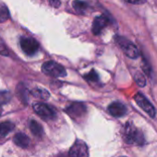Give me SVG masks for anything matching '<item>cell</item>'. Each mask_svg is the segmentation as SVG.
I'll list each match as a JSON object with an SVG mask.
<instances>
[{
    "label": "cell",
    "instance_id": "9c48e42d",
    "mask_svg": "<svg viewBox=\"0 0 157 157\" xmlns=\"http://www.w3.org/2000/svg\"><path fill=\"white\" fill-rule=\"evenodd\" d=\"M109 23V20L106 16L102 15L99 17H96L93 23V33L95 35H98L102 33V31L107 26Z\"/></svg>",
    "mask_w": 157,
    "mask_h": 157
},
{
    "label": "cell",
    "instance_id": "5bb4252c",
    "mask_svg": "<svg viewBox=\"0 0 157 157\" xmlns=\"http://www.w3.org/2000/svg\"><path fill=\"white\" fill-rule=\"evenodd\" d=\"M32 94L37 98L43 99V100H47L50 96L49 93L46 90L41 89V88H35L32 91Z\"/></svg>",
    "mask_w": 157,
    "mask_h": 157
},
{
    "label": "cell",
    "instance_id": "7402d4cb",
    "mask_svg": "<svg viewBox=\"0 0 157 157\" xmlns=\"http://www.w3.org/2000/svg\"><path fill=\"white\" fill-rule=\"evenodd\" d=\"M1 114H2V108L0 107V116H1Z\"/></svg>",
    "mask_w": 157,
    "mask_h": 157
},
{
    "label": "cell",
    "instance_id": "e0dca14e",
    "mask_svg": "<svg viewBox=\"0 0 157 157\" xmlns=\"http://www.w3.org/2000/svg\"><path fill=\"white\" fill-rule=\"evenodd\" d=\"M85 80H87L88 82H96L99 81V76L98 74L94 71V70H92L90 71L87 75L84 76Z\"/></svg>",
    "mask_w": 157,
    "mask_h": 157
},
{
    "label": "cell",
    "instance_id": "ba28073f",
    "mask_svg": "<svg viewBox=\"0 0 157 157\" xmlns=\"http://www.w3.org/2000/svg\"><path fill=\"white\" fill-rule=\"evenodd\" d=\"M66 111H67V114L69 115L72 118H78V117H81L86 112V108L83 104L75 103L69 105L66 109Z\"/></svg>",
    "mask_w": 157,
    "mask_h": 157
},
{
    "label": "cell",
    "instance_id": "603a6c76",
    "mask_svg": "<svg viewBox=\"0 0 157 157\" xmlns=\"http://www.w3.org/2000/svg\"><path fill=\"white\" fill-rule=\"evenodd\" d=\"M121 157H126V156H121Z\"/></svg>",
    "mask_w": 157,
    "mask_h": 157
},
{
    "label": "cell",
    "instance_id": "2e32d148",
    "mask_svg": "<svg viewBox=\"0 0 157 157\" xmlns=\"http://www.w3.org/2000/svg\"><path fill=\"white\" fill-rule=\"evenodd\" d=\"M73 8L78 12H82L88 8V5L86 2L82 1V0H75L73 2Z\"/></svg>",
    "mask_w": 157,
    "mask_h": 157
},
{
    "label": "cell",
    "instance_id": "3957f363",
    "mask_svg": "<svg viewBox=\"0 0 157 157\" xmlns=\"http://www.w3.org/2000/svg\"><path fill=\"white\" fill-rule=\"evenodd\" d=\"M117 43L118 44V45L121 47V49L123 50V52L130 58H136L139 56V51L138 48L134 45V44H132L131 42H129L128 40H127L124 37H117Z\"/></svg>",
    "mask_w": 157,
    "mask_h": 157
},
{
    "label": "cell",
    "instance_id": "7c38bea8",
    "mask_svg": "<svg viewBox=\"0 0 157 157\" xmlns=\"http://www.w3.org/2000/svg\"><path fill=\"white\" fill-rule=\"evenodd\" d=\"M30 129H31L32 133L36 137H41L44 134V129H43L42 126L35 120H32L30 122Z\"/></svg>",
    "mask_w": 157,
    "mask_h": 157
},
{
    "label": "cell",
    "instance_id": "9a60e30c",
    "mask_svg": "<svg viewBox=\"0 0 157 157\" xmlns=\"http://www.w3.org/2000/svg\"><path fill=\"white\" fill-rule=\"evenodd\" d=\"M10 18V12L4 4H0V22H4Z\"/></svg>",
    "mask_w": 157,
    "mask_h": 157
},
{
    "label": "cell",
    "instance_id": "7a4b0ae2",
    "mask_svg": "<svg viewBox=\"0 0 157 157\" xmlns=\"http://www.w3.org/2000/svg\"><path fill=\"white\" fill-rule=\"evenodd\" d=\"M43 72L49 75V76H53V77H65L67 75L66 69L59 64H57L56 62L54 61H48L44 63L43 67H42Z\"/></svg>",
    "mask_w": 157,
    "mask_h": 157
},
{
    "label": "cell",
    "instance_id": "5b68a950",
    "mask_svg": "<svg viewBox=\"0 0 157 157\" xmlns=\"http://www.w3.org/2000/svg\"><path fill=\"white\" fill-rule=\"evenodd\" d=\"M70 157H89V151L86 143L82 140L76 141L69 150Z\"/></svg>",
    "mask_w": 157,
    "mask_h": 157
},
{
    "label": "cell",
    "instance_id": "4fadbf2b",
    "mask_svg": "<svg viewBox=\"0 0 157 157\" xmlns=\"http://www.w3.org/2000/svg\"><path fill=\"white\" fill-rule=\"evenodd\" d=\"M13 129H14V125L10 122L0 123V138L7 136Z\"/></svg>",
    "mask_w": 157,
    "mask_h": 157
},
{
    "label": "cell",
    "instance_id": "6da1fadb",
    "mask_svg": "<svg viewBox=\"0 0 157 157\" xmlns=\"http://www.w3.org/2000/svg\"><path fill=\"white\" fill-rule=\"evenodd\" d=\"M123 138L127 143H136V144H142L143 143V135L142 133L136 128L132 124L128 123L123 131Z\"/></svg>",
    "mask_w": 157,
    "mask_h": 157
},
{
    "label": "cell",
    "instance_id": "8992f818",
    "mask_svg": "<svg viewBox=\"0 0 157 157\" xmlns=\"http://www.w3.org/2000/svg\"><path fill=\"white\" fill-rule=\"evenodd\" d=\"M21 47L26 55L33 56L38 51L39 44L33 38L22 37L21 39Z\"/></svg>",
    "mask_w": 157,
    "mask_h": 157
},
{
    "label": "cell",
    "instance_id": "52a82bcc",
    "mask_svg": "<svg viewBox=\"0 0 157 157\" xmlns=\"http://www.w3.org/2000/svg\"><path fill=\"white\" fill-rule=\"evenodd\" d=\"M135 101L136 103L139 105V106L143 109L149 116H151V117L155 116V109L152 106V105L149 102V100L142 95L141 94H137L135 95Z\"/></svg>",
    "mask_w": 157,
    "mask_h": 157
},
{
    "label": "cell",
    "instance_id": "ffe728a7",
    "mask_svg": "<svg viewBox=\"0 0 157 157\" xmlns=\"http://www.w3.org/2000/svg\"><path fill=\"white\" fill-rule=\"evenodd\" d=\"M49 2H50V5L54 8H59L61 5L60 0H49Z\"/></svg>",
    "mask_w": 157,
    "mask_h": 157
},
{
    "label": "cell",
    "instance_id": "d6986e66",
    "mask_svg": "<svg viewBox=\"0 0 157 157\" xmlns=\"http://www.w3.org/2000/svg\"><path fill=\"white\" fill-rule=\"evenodd\" d=\"M135 78H136L137 83H138L140 86H144V85H145V78H144V77H143L141 74L138 73V74L136 75Z\"/></svg>",
    "mask_w": 157,
    "mask_h": 157
},
{
    "label": "cell",
    "instance_id": "ac0fdd59",
    "mask_svg": "<svg viewBox=\"0 0 157 157\" xmlns=\"http://www.w3.org/2000/svg\"><path fill=\"white\" fill-rule=\"evenodd\" d=\"M10 99V94L8 92L0 93V104H6Z\"/></svg>",
    "mask_w": 157,
    "mask_h": 157
},
{
    "label": "cell",
    "instance_id": "44dd1931",
    "mask_svg": "<svg viewBox=\"0 0 157 157\" xmlns=\"http://www.w3.org/2000/svg\"><path fill=\"white\" fill-rule=\"evenodd\" d=\"M126 1L131 4H142L145 2V0H126Z\"/></svg>",
    "mask_w": 157,
    "mask_h": 157
},
{
    "label": "cell",
    "instance_id": "277c9868",
    "mask_svg": "<svg viewBox=\"0 0 157 157\" xmlns=\"http://www.w3.org/2000/svg\"><path fill=\"white\" fill-rule=\"evenodd\" d=\"M33 110L40 117H42L43 119H45V120L53 119L56 117V112L50 106H48L47 105L42 104V103L34 104Z\"/></svg>",
    "mask_w": 157,
    "mask_h": 157
},
{
    "label": "cell",
    "instance_id": "30bf717a",
    "mask_svg": "<svg viewBox=\"0 0 157 157\" xmlns=\"http://www.w3.org/2000/svg\"><path fill=\"white\" fill-rule=\"evenodd\" d=\"M108 112L113 117H122L127 113V107L120 102H114L108 106Z\"/></svg>",
    "mask_w": 157,
    "mask_h": 157
},
{
    "label": "cell",
    "instance_id": "8fae6325",
    "mask_svg": "<svg viewBox=\"0 0 157 157\" xmlns=\"http://www.w3.org/2000/svg\"><path fill=\"white\" fill-rule=\"evenodd\" d=\"M13 141L16 145H18L19 147L21 148H27L30 145V138L24 134V133H17L14 138H13Z\"/></svg>",
    "mask_w": 157,
    "mask_h": 157
}]
</instances>
